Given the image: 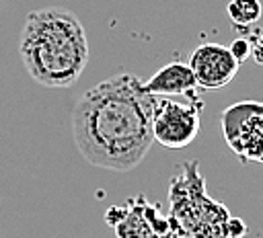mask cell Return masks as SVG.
I'll return each instance as SVG.
<instances>
[{"mask_svg": "<svg viewBox=\"0 0 263 238\" xmlns=\"http://www.w3.org/2000/svg\"><path fill=\"white\" fill-rule=\"evenodd\" d=\"M144 90L154 96H166V94H185L187 98H195L197 82L193 78V72L189 64L185 62H171L162 66L158 72H154L152 78L142 82Z\"/></svg>", "mask_w": 263, "mask_h": 238, "instance_id": "8", "label": "cell"}, {"mask_svg": "<svg viewBox=\"0 0 263 238\" xmlns=\"http://www.w3.org/2000/svg\"><path fill=\"white\" fill-rule=\"evenodd\" d=\"M18 53L27 74L47 88L72 86L88 64V39L70 10L41 8L27 14Z\"/></svg>", "mask_w": 263, "mask_h": 238, "instance_id": "2", "label": "cell"}, {"mask_svg": "<svg viewBox=\"0 0 263 238\" xmlns=\"http://www.w3.org/2000/svg\"><path fill=\"white\" fill-rule=\"evenodd\" d=\"M226 12L236 27H249L261 18L263 6L259 0H230Z\"/></svg>", "mask_w": 263, "mask_h": 238, "instance_id": "9", "label": "cell"}, {"mask_svg": "<svg viewBox=\"0 0 263 238\" xmlns=\"http://www.w3.org/2000/svg\"><path fill=\"white\" fill-rule=\"evenodd\" d=\"M222 133L236 158L263 164V103L240 101L222 111Z\"/></svg>", "mask_w": 263, "mask_h": 238, "instance_id": "4", "label": "cell"}, {"mask_svg": "<svg viewBox=\"0 0 263 238\" xmlns=\"http://www.w3.org/2000/svg\"><path fill=\"white\" fill-rule=\"evenodd\" d=\"M168 217L181 238H230V211L208 195L197 160H187L179 166L168 185Z\"/></svg>", "mask_w": 263, "mask_h": 238, "instance_id": "3", "label": "cell"}, {"mask_svg": "<svg viewBox=\"0 0 263 238\" xmlns=\"http://www.w3.org/2000/svg\"><path fill=\"white\" fill-rule=\"evenodd\" d=\"M230 51H232V55L236 57V62L240 64V62H245V60L251 55V43H249L245 37H238V39L232 41Z\"/></svg>", "mask_w": 263, "mask_h": 238, "instance_id": "10", "label": "cell"}, {"mask_svg": "<svg viewBox=\"0 0 263 238\" xmlns=\"http://www.w3.org/2000/svg\"><path fill=\"white\" fill-rule=\"evenodd\" d=\"M117 238H181L175 222L142 195L127 201L121 217L111 226Z\"/></svg>", "mask_w": 263, "mask_h": 238, "instance_id": "6", "label": "cell"}, {"mask_svg": "<svg viewBox=\"0 0 263 238\" xmlns=\"http://www.w3.org/2000/svg\"><path fill=\"white\" fill-rule=\"evenodd\" d=\"M238 62L232 55L230 47L220 43H201L191 51L189 68L197 86L203 90H220L238 72Z\"/></svg>", "mask_w": 263, "mask_h": 238, "instance_id": "7", "label": "cell"}, {"mask_svg": "<svg viewBox=\"0 0 263 238\" xmlns=\"http://www.w3.org/2000/svg\"><path fill=\"white\" fill-rule=\"evenodd\" d=\"M251 55L255 57V62L259 66H263V33L251 43Z\"/></svg>", "mask_w": 263, "mask_h": 238, "instance_id": "11", "label": "cell"}, {"mask_svg": "<svg viewBox=\"0 0 263 238\" xmlns=\"http://www.w3.org/2000/svg\"><path fill=\"white\" fill-rule=\"evenodd\" d=\"M201 101L187 98V101H173V98H158L152 113V137L164 148L181 150L189 146L199 133V119H201Z\"/></svg>", "mask_w": 263, "mask_h": 238, "instance_id": "5", "label": "cell"}, {"mask_svg": "<svg viewBox=\"0 0 263 238\" xmlns=\"http://www.w3.org/2000/svg\"><path fill=\"white\" fill-rule=\"evenodd\" d=\"M154 105L156 96L129 72L88 88L72 111V135L82 158L107 170H134L154 142Z\"/></svg>", "mask_w": 263, "mask_h": 238, "instance_id": "1", "label": "cell"}]
</instances>
